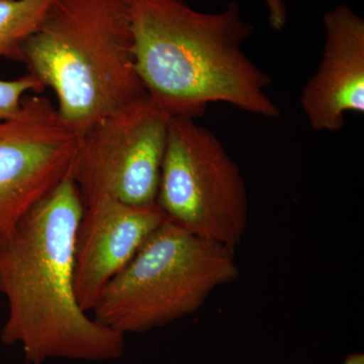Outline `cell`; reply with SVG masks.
<instances>
[{
  "mask_svg": "<svg viewBox=\"0 0 364 364\" xmlns=\"http://www.w3.org/2000/svg\"><path fill=\"white\" fill-rule=\"evenodd\" d=\"M235 251L166 220L107 282L93 318L124 335L198 312L215 289L240 277Z\"/></svg>",
  "mask_w": 364,
  "mask_h": 364,
  "instance_id": "277c9868",
  "label": "cell"
},
{
  "mask_svg": "<svg viewBox=\"0 0 364 364\" xmlns=\"http://www.w3.org/2000/svg\"><path fill=\"white\" fill-rule=\"evenodd\" d=\"M268 9V21L272 30L282 32L287 25V11L282 0H264Z\"/></svg>",
  "mask_w": 364,
  "mask_h": 364,
  "instance_id": "7c38bea8",
  "label": "cell"
},
{
  "mask_svg": "<svg viewBox=\"0 0 364 364\" xmlns=\"http://www.w3.org/2000/svg\"><path fill=\"white\" fill-rule=\"evenodd\" d=\"M54 0H0V58L20 62L26 40L44 20Z\"/></svg>",
  "mask_w": 364,
  "mask_h": 364,
  "instance_id": "30bf717a",
  "label": "cell"
},
{
  "mask_svg": "<svg viewBox=\"0 0 364 364\" xmlns=\"http://www.w3.org/2000/svg\"><path fill=\"white\" fill-rule=\"evenodd\" d=\"M156 203L167 221L236 250L248 228L240 167L208 129L170 117Z\"/></svg>",
  "mask_w": 364,
  "mask_h": 364,
  "instance_id": "5b68a950",
  "label": "cell"
},
{
  "mask_svg": "<svg viewBox=\"0 0 364 364\" xmlns=\"http://www.w3.org/2000/svg\"><path fill=\"white\" fill-rule=\"evenodd\" d=\"M337 364H364V355L360 352H356L347 356L342 363Z\"/></svg>",
  "mask_w": 364,
  "mask_h": 364,
  "instance_id": "4fadbf2b",
  "label": "cell"
},
{
  "mask_svg": "<svg viewBox=\"0 0 364 364\" xmlns=\"http://www.w3.org/2000/svg\"><path fill=\"white\" fill-rule=\"evenodd\" d=\"M169 121L146 95L79 136L69 174L85 205L105 196L139 207L156 203Z\"/></svg>",
  "mask_w": 364,
  "mask_h": 364,
  "instance_id": "8992f818",
  "label": "cell"
},
{
  "mask_svg": "<svg viewBox=\"0 0 364 364\" xmlns=\"http://www.w3.org/2000/svg\"><path fill=\"white\" fill-rule=\"evenodd\" d=\"M20 62L51 88L60 117L79 136L146 95L124 0H54Z\"/></svg>",
  "mask_w": 364,
  "mask_h": 364,
  "instance_id": "3957f363",
  "label": "cell"
},
{
  "mask_svg": "<svg viewBox=\"0 0 364 364\" xmlns=\"http://www.w3.org/2000/svg\"><path fill=\"white\" fill-rule=\"evenodd\" d=\"M323 23L322 58L299 102L313 130L335 133L347 112L364 114V20L340 4L324 14Z\"/></svg>",
  "mask_w": 364,
  "mask_h": 364,
  "instance_id": "9c48e42d",
  "label": "cell"
},
{
  "mask_svg": "<svg viewBox=\"0 0 364 364\" xmlns=\"http://www.w3.org/2000/svg\"><path fill=\"white\" fill-rule=\"evenodd\" d=\"M165 221L157 203L139 207L107 196L86 203L74 253V291L85 312Z\"/></svg>",
  "mask_w": 364,
  "mask_h": 364,
  "instance_id": "ba28073f",
  "label": "cell"
},
{
  "mask_svg": "<svg viewBox=\"0 0 364 364\" xmlns=\"http://www.w3.org/2000/svg\"><path fill=\"white\" fill-rule=\"evenodd\" d=\"M42 90L44 87L30 74L11 80H0V121L18 114L28 93Z\"/></svg>",
  "mask_w": 364,
  "mask_h": 364,
  "instance_id": "8fae6325",
  "label": "cell"
},
{
  "mask_svg": "<svg viewBox=\"0 0 364 364\" xmlns=\"http://www.w3.org/2000/svg\"><path fill=\"white\" fill-rule=\"evenodd\" d=\"M83 212L68 172L0 247V293L9 305L1 340L21 344L28 363L109 360L123 354L124 335L88 317L74 291L76 232Z\"/></svg>",
  "mask_w": 364,
  "mask_h": 364,
  "instance_id": "6da1fadb",
  "label": "cell"
},
{
  "mask_svg": "<svg viewBox=\"0 0 364 364\" xmlns=\"http://www.w3.org/2000/svg\"><path fill=\"white\" fill-rule=\"evenodd\" d=\"M139 78L146 95L170 117L196 119L208 105L279 117L268 97L272 79L249 58L243 45L253 35L237 2L202 13L186 0H124Z\"/></svg>",
  "mask_w": 364,
  "mask_h": 364,
  "instance_id": "7a4b0ae2",
  "label": "cell"
},
{
  "mask_svg": "<svg viewBox=\"0 0 364 364\" xmlns=\"http://www.w3.org/2000/svg\"><path fill=\"white\" fill-rule=\"evenodd\" d=\"M79 136L40 95L0 121V247L23 217L68 174Z\"/></svg>",
  "mask_w": 364,
  "mask_h": 364,
  "instance_id": "52a82bcc",
  "label": "cell"
}]
</instances>
